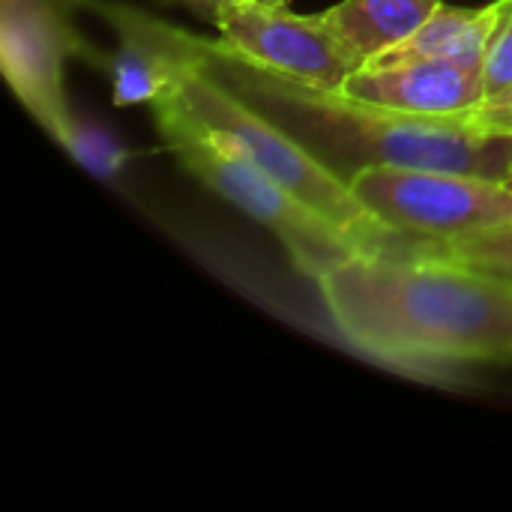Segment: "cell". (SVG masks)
<instances>
[{
    "label": "cell",
    "mask_w": 512,
    "mask_h": 512,
    "mask_svg": "<svg viewBox=\"0 0 512 512\" xmlns=\"http://www.w3.org/2000/svg\"><path fill=\"white\" fill-rule=\"evenodd\" d=\"M357 351L396 366L512 363V285L435 249L360 252L318 282Z\"/></svg>",
    "instance_id": "1"
},
{
    "label": "cell",
    "mask_w": 512,
    "mask_h": 512,
    "mask_svg": "<svg viewBox=\"0 0 512 512\" xmlns=\"http://www.w3.org/2000/svg\"><path fill=\"white\" fill-rule=\"evenodd\" d=\"M198 48L204 69L216 81L279 123L345 183L375 165L453 168L498 180L510 174V135H492L468 114H405L348 96L345 90H324L264 69L222 39L198 36Z\"/></svg>",
    "instance_id": "2"
},
{
    "label": "cell",
    "mask_w": 512,
    "mask_h": 512,
    "mask_svg": "<svg viewBox=\"0 0 512 512\" xmlns=\"http://www.w3.org/2000/svg\"><path fill=\"white\" fill-rule=\"evenodd\" d=\"M150 111L165 147L177 156V162L210 192L267 228L282 243L294 267L312 282L363 252L348 231L324 219L225 135L198 120L174 90L159 96Z\"/></svg>",
    "instance_id": "3"
},
{
    "label": "cell",
    "mask_w": 512,
    "mask_h": 512,
    "mask_svg": "<svg viewBox=\"0 0 512 512\" xmlns=\"http://www.w3.org/2000/svg\"><path fill=\"white\" fill-rule=\"evenodd\" d=\"M174 93L198 120H204L213 132L225 135L270 177H276L288 192H294L324 219L348 231L363 246V252H423L435 246L411 240L375 222L342 177L321 165L279 123H273L258 108L231 93L222 81H216L201 60L180 78Z\"/></svg>",
    "instance_id": "4"
},
{
    "label": "cell",
    "mask_w": 512,
    "mask_h": 512,
    "mask_svg": "<svg viewBox=\"0 0 512 512\" xmlns=\"http://www.w3.org/2000/svg\"><path fill=\"white\" fill-rule=\"evenodd\" d=\"M354 198L384 228L420 243H444L512 225L507 180L420 165H375L351 177Z\"/></svg>",
    "instance_id": "5"
},
{
    "label": "cell",
    "mask_w": 512,
    "mask_h": 512,
    "mask_svg": "<svg viewBox=\"0 0 512 512\" xmlns=\"http://www.w3.org/2000/svg\"><path fill=\"white\" fill-rule=\"evenodd\" d=\"M69 57L90 63L99 57V48L75 30L69 15L45 3L0 0V69L15 99L54 141L63 138L75 114L63 90Z\"/></svg>",
    "instance_id": "6"
},
{
    "label": "cell",
    "mask_w": 512,
    "mask_h": 512,
    "mask_svg": "<svg viewBox=\"0 0 512 512\" xmlns=\"http://www.w3.org/2000/svg\"><path fill=\"white\" fill-rule=\"evenodd\" d=\"M216 27L222 33L219 39L246 60L324 90H342L360 69V60L348 51L324 12L297 15L288 3L237 0L219 15Z\"/></svg>",
    "instance_id": "7"
},
{
    "label": "cell",
    "mask_w": 512,
    "mask_h": 512,
    "mask_svg": "<svg viewBox=\"0 0 512 512\" xmlns=\"http://www.w3.org/2000/svg\"><path fill=\"white\" fill-rule=\"evenodd\" d=\"M87 9L102 15L117 30V48L99 51L93 66L108 75L111 99L120 108L153 105L201 60L198 36L144 15L135 6L90 0Z\"/></svg>",
    "instance_id": "8"
},
{
    "label": "cell",
    "mask_w": 512,
    "mask_h": 512,
    "mask_svg": "<svg viewBox=\"0 0 512 512\" xmlns=\"http://www.w3.org/2000/svg\"><path fill=\"white\" fill-rule=\"evenodd\" d=\"M342 90L372 105L426 117H465L486 102L483 63L456 57L360 66Z\"/></svg>",
    "instance_id": "9"
},
{
    "label": "cell",
    "mask_w": 512,
    "mask_h": 512,
    "mask_svg": "<svg viewBox=\"0 0 512 512\" xmlns=\"http://www.w3.org/2000/svg\"><path fill=\"white\" fill-rule=\"evenodd\" d=\"M512 0H498L480 9L471 6H450L441 3L408 39L384 51L366 66L399 63V60H420V57H456L471 63H486L489 45L501 30Z\"/></svg>",
    "instance_id": "10"
},
{
    "label": "cell",
    "mask_w": 512,
    "mask_h": 512,
    "mask_svg": "<svg viewBox=\"0 0 512 512\" xmlns=\"http://www.w3.org/2000/svg\"><path fill=\"white\" fill-rule=\"evenodd\" d=\"M441 3L444 0H339L324 9V15L360 66H366L408 39Z\"/></svg>",
    "instance_id": "11"
},
{
    "label": "cell",
    "mask_w": 512,
    "mask_h": 512,
    "mask_svg": "<svg viewBox=\"0 0 512 512\" xmlns=\"http://www.w3.org/2000/svg\"><path fill=\"white\" fill-rule=\"evenodd\" d=\"M57 144L63 150H69V156L75 162H81L93 177H102V180L117 177L126 168L129 156H132L114 138L111 129H105L102 123L87 120L81 114H72V120H69V126H66V132H63V138Z\"/></svg>",
    "instance_id": "12"
},
{
    "label": "cell",
    "mask_w": 512,
    "mask_h": 512,
    "mask_svg": "<svg viewBox=\"0 0 512 512\" xmlns=\"http://www.w3.org/2000/svg\"><path fill=\"white\" fill-rule=\"evenodd\" d=\"M432 249L438 255L456 261V264L489 273V276L504 279V282L512 285V225L480 231V234L453 237V240L435 243Z\"/></svg>",
    "instance_id": "13"
},
{
    "label": "cell",
    "mask_w": 512,
    "mask_h": 512,
    "mask_svg": "<svg viewBox=\"0 0 512 512\" xmlns=\"http://www.w3.org/2000/svg\"><path fill=\"white\" fill-rule=\"evenodd\" d=\"M483 81H486V99L512 87V6L489 45L486 63H483Z\"/></svg>",
    "instance_id": "14"
},
{
    "label": "cell",
    "mask_w": 512,
    "mask_h": 512,
    "mask_svg": "<svg viewBox=\"0 0 512 512\" xmlns=\"http://www.w3.org/2000/svg\"><path fill=\"white\" fill-rule=\"evenodd\" d=\"M468 117L492 135H510L512 138V87H507L498 96H489Z\"/></svg>",
    "instance_id": "15"
},
{
    "label": "cell",
    "mask_w": 512,
    "mask_h": 512,
    "mask_svg": "<svg viewBox=\"0 0 512 512\" xmlns=\"http://www.w3.org/2000/svg\"><path fill=\"white\" fill-rule=\"evenodd\" d=\"M180 3H186L192 12H198L204 21L216 24V21H219V15H222L231 3H237V0H180Z\"/></svg>",
    "instance_id": "16"
},
{
    "label": "cell",
    "mask_w": 512,
    "mask_h": 512,
    "mask_svg": "<svg viewBox=\"0 0 512 512\" xmlns=\"http://www.w3.org/2000/svg\"><path fill=\"white\" fill-rule=\"evenodd\" d=\"M30 3H45V6H51V9H57V12L69 15V18H75V12H78V9H87L90 0H30Z\"/></svg>",
    "instance_id": "17"
},
{
    "label": "cell",
    "mask_w": 512,
    "mask_h": 512,
    "mask_svg": "<svg viewBox=\"0 0 512 512\" xmlns=\"http://www.w3.org/2000/svg\"><path fill=\"white\" fill-rule=\"evenodd\" d=\"M261 3H270V6H282V3H288V0H261Z\"/></svg>",
    "instance_id": "18"
},
{
    "label": "cell",
    "mask_w": 512,
    "mask_h": 512,
    "mask_svg": "<svg viewBox=\"0 0 512 512\" xmlns=\"http://www.w3.org/2000/svg\"><path fill=\"white\" fill-rule=\"evenodd\" d=\"M504 180H507V186H510V189H512V165H510V174H507Z\"/></svg>",
    "instance_id": "19"
}]
</instances>
